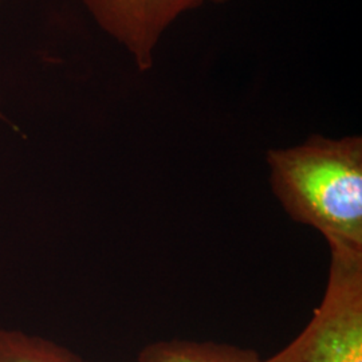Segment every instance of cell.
Returning a JSON list of instances; mask_svg holds the SVG:
<instances>
[{"label":"cell","mask_w":362,"mask_h":362,"mask_svg":"<svg viewBox=\"0 0 362 362\" xmlns=\"http://www.w3.org/2000/svg\"><path fill=\"white\" fill-rule=\"evenodd\" d=\"M272 192L329 247L362 251V139L311 136L267 152Z\"/></svg>","instance_id":"6da1fadb"},{"label":"cell","mask_w":362,"mask_h":362,"mask_svg":"<svg viewBox=\"0 0 362 362\" xmlns=\"http://www.w3.org/2000/svg\"><path fill=\"white\" fill-rule=\"evenodd\" d=\"M324 299L303 332L262 362H362V251L330 247Z\"/></svg>","instance_id":"7a4b0ae2"},{"label":"cell","mask_w":362,"mask_h":362,"mask_svg":"<svg viewBox=\"0 0 362 362\" xmlns=\"http://www.w3.org/2000/svg\"><path fill=\"white\" fill-rule=\"evenodd\" d=\"M94 22L129 54L140 71L155 65L156 49L182 13L204 0H79Z\"/></svg>","instance_id":"3957f363"},{"label":"cell","mask_w":362,"mask_h":362,"mask_svg":"<svg viewBox=\"0 0 362 362\" xmlns=\"http://www.w3.org/2000/svg\"><path fill=\"white\" fill-rule=\"evenodd\" d=\"M139 362H262V358L252 350L233 345L172 339L145 346Z\"/></svg>","instance_id":"277c9868"},{"label":"cell","mask_w":362,"mask_h":362,"mask_svg":"<svg viewBox=\"0 0 362 362\" xmlns=\"http://www.w3.org/2000/svg\"><path fill=\"white\" fill-rule=\"evenodd\" d=\"M0 362H83V360L46 338L0 329Z\"/></svg>","instance_id":"5b68a950"},{"label":"cell","mask_w":362,"mask_h":362,"mask_svg":"<svg viewBox=\"0 0 362 362\" xmlns=\"http://www.w3.org/2000/svg\"><path fill=\"white\" fill-rule=\"evenodd\" d=\"M204 1H214V3H220V1H226V0H204Z\"/></svg>","instance_id":"8992f818"},{"label":"cell","mask_w":362,"mask_h":362,"mask_svg":"<svg viewBox=\"0 0 362 362\" xmlns=\"http://www.w3.org/2000/svg\"><path fill=\"white\" fill-rule=\"evenodd\" d=\"M0 117H1V103H0Z\"/></svg>","instance_id":"52a82bcc"},{"label":"cell","mask_w":362,"mask_h":362,"mask_svg":"<svg viewBox=\"0 0 362 362\" xmlns=\"http://www.w3.org/2000/svg\"><path fill=\"white\" fill-rule=\"evenodd\" d=\"M1 1H3V0H0V3H1Z\"/></svg>","instance_id":"ba28073f"},{"label":"cell","mask_w":362,"mask_h":362,"mask_svg":"<svg viewBox=\"0 0 362 362\" xmlns=\"http://www.w3.org/2000/svg\"><path fill=\"white\" fill-rule=\"evenodd\" d=\"M83 362H86V361H83Z\"/></svg>","instance_id":"9c48e42d"}]
</instances>
